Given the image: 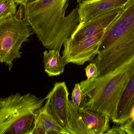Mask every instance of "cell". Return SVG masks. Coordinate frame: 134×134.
<instances>
[{
	"label": "cell",
	"mask_w": 134,
	"mask_h": 134,
	"mask_svg": "<svg viewBox=\"0 0 134 134\" xmlns=\"http://www.w3.org/2000/svg\"><path fill=\"white\" fill-rule=\"evenodd\" d=\"M134 74V57L103 75L80 82L83 93L80 107L114 116L118 103Z\"/></svg>",
	"instance_id": "3"
},
{
	"label": "cell",
	"mask_w": 134,
	"mask_h": 134,
	"mask_svg": "<svg viewBox=\"0 0 134 134\" xmlns=\"http://www.w3.org/2000/svg\"><path fill=\"white\" fill-rule=\"evenodd\" d=\"M85 71L87 79H90L96 77L97 73V67L95 63L91 62L86 67Z\"/></svg>",
	"instance_id": "17"
},
{
	"label": "cell",
	"mask_w": 134,
	"mask_h": 134,
	"mask_svg": "<svg viewBox=\"0 0 134 134\" xmlns=\"http://www.w3.org/2000/svg\"><path fill=\"white\" fill-rule=\"evenodd\" d=\"M24 15V6L22 5H20L19 10L16 13L15 16L17 19L19 20L23 19Z\"/></svg>",
	"instance_id": "20"
},
{
	"label": "cell",
	"mask_w": 134,
	"mask_h": 134,
	"mask_svg": "<svg viewBox=\"0 0 134 134\" xmlns=\"http://www.w3.org/2000/svg\"><path fill=\"white\" fill-rule=\"evenodd\" d=\"M83 93L79 83H76L71 94V101L75 105L80 107L82 100Z\"/></svg>",
	"instance_id": "16"
},
{
	"label": "cell",
	"mask_w": 134,
	"mask_h": 134,
	"mask_svg": "<svg viewBox=\"0 0 134 134\" xmlns=\"http://www.w3.org/2000/svg\"><path fill=\"white\" fill-rule=\"evenodd\" d=\"M118 125L113 127L112 128L107 131L105 134H126L122 124H118Z\"/></svg>",
	"instance_id": "19"
},
{
	"label": "cell",
	"mask_w": 134,
	"mask_h": 134,
	"mask_svg": "<svg viewBox=\"0 0 134 134\" xmlns=\"http://www.w3.org/2000/svg\"><path fill=\"white\" fill-rule=\"evenodd\" d=\"M77 1V2L78 3H79L80 2H81L82 1H84V0H76Z\"/></svg>",
	"instance_id": "22"
},
{
	"label": "cell",
	"mask_w": 134,
	"mask_h": 134,
	"mask_svg": "<svg viewBox=\"0 0 134 134\" xmlns=\"http://www.w3.org/2000/svg\"><path fill=\"white\" fill-rule=\"evenodd\" d=\"M37 1V0H14V1L16 5L18 4H20L24 6L27 4L34 2Z\"/></svg>",
	"instance_id": "21"
},
{
	"label": "cell",
	"mask_w": 134,
	"mask_h": 134,
	"mask_svg": "<svg viewBox=\"0 0 134 134\" xmlns=\"http://www.w3.org/2000/svg\"><path fill=\"white\" fill-rule=\"evenodd\" d=\"M106 30L98 31L77 41H72L70 37L67 38L63 44L64 49L62 53L66 65L72 63L82 65L93 60L99 53L101 42Z\"/></svg>",
	"instance_id": "6"
},
{
	"label": "cell",
	"mask_w": 134,
	"mask_h": 134,
	"mask_svg": "<svg viewBox=\"0 0 134 134\" xmlns=\"http://www.w3.org/2000/svg\"><path fill=\"white\" fill-rule=\"evenodd\" d=\"M80 107L69 100V119L66 127L69 134H92L79 113Z\"/></svg>",
	"instance_id": "14"
},
{
	"label": "cell",
	"mask_w": 134,
	"mask_h": 134,
	"mask_svg": "<svg viewBox=\"0 0 134 134\" xmlns=\"http://www.w3.org/2000/svg\"><path fill=\"white\" fill-rule=\"evenodd\" d=\"M126 134H134V121L131 119L122 124Z\"/></svg>",
	"instance_id": "18"
},
{
	"label": "cell",
	"mask_w": 134,
	"mask_h": 134,
	"mask_svg": "<svg viewBox=\"0 0 134 134\" xmlns=\"http://www.w3.org/2000/svg\"><path fill=\"white\" fill-rule=\"evenodd\" d=\"M45 99L34 94L20 93L0 98V134H29L34 114L43 106Z\"/></svg>",
	"instance_id": "4"
},
{
	"label": "cell",
	"mask_w": 134,
	"mask_h": 134,
	"mask_svg": "<svg viewBox=\"0 0 134 134\" xmlns=\"http://www.w3.org/2000/svg\"><path fill=\"white\" fill-rule=\"evenodd\" d=\"M69 93L65 82H57L45 98L48 101L49 109L60 125L65 128L69 119Z\"/></svg>",
	"instance_id": "7"
},
{
	"label": "cell",
	"mask_w": 134,
	"mask_h": 134,
	"mask_svg": "<svg viewBox=\"0 0 134 134\" xmlns=\"http://www.w3.org/2000/svg\"><path fill=\"white\" fill-rule=\"evenodd\" d=\"M3 1H4V0H0V4L2 3Z\"/></svg>",
	"instance_id": "23"
},
{
	"label": "cell",
	"mask_w": 134,
	"mask_h": 134,
	"mask_svg": "<svg viewBox=\"0 0 134 134\" xmlns=\"http://www.w3.org/2000/svg\"><path fill=\"white\" fill-rule=\"evenodd\" d=\"M24 19L19 20L15 15L0 20V63H5L9 71L15 59L21 57L20 49L34 34Z\"/></svg>",
	"instance_id": "5"
},
{
	"label": "cell",
	"mask_w": 134,
	"mask_h": 134,
	"mask_svg": "<svg viewBox=\"0 0 134 134\" xmlns=\"http://www.w3.org/2000/svg\"><path fill=\"white\" fill-rule=\"evenodd\" d=\"M29 134H69L61 126L49 109L48 101L34 114L33 127Z\"/></svg>",
	"instance_id": "10"
},
{
	"label": "cell",
	"mask_w": 134,
	"mask_h": 134,
	"mask_svg": "<svg viewBox=\"0 0 134 134\" xmlns=\"http://www.w3.org/2000/svg\"><path fill=\"white\" fill-rule=\"evenodd\" d=\"M69 0H37L24 6L23 19L44 47L60 51L79 23L77 8L66 16Z\"/></svg>",
	"instance_id": "1"
},
{
	"label": "cell",
	"mask_w": 134,
	"mask_h": 134,
	"mask_svg": "<svg viewBox=\"0 0 134 134\" xmlns=\"http://www.w3.org/2000/svg\"><path fill=\"white\" fill-rule=\"evenodd\" d=\"M130 0H84L77 7L79 23H86L91 19L120 8H124Z\"/></svg>",
	"instance_id": "8"
},
{
	"label": "cell",
	"mask_w": 134,
	"mask_h": 134,
	"mask_svg": "<svg viewBox=\"0 0 134 134\" xmlns=\"http://www.w3.org/2000/svg\"><path fill=\"white\" fill-rule=\"evenodd\" d=\"M16 6L14 0H4L0 4V20L15 15Z\"/></svg>",
	"instance_id": "15"
},
{
	"label": "cell",
	"mask_w": 134,
	"mask_h": 134,
	"mask_svg": "<svg viewBox=\"0 0 134 134\" xmlns=\"http://www.w3.org/2000/svg\"><path fill=\"white\" fill-rule=\"evenodd\" d=\"M79 113L92 134H103L109 129L108 116L85 107H80Z\"/></svg>",
	"instance_id": "12"
},
{
	"label": "cell",
	"mask_w": 134,
	"mask_h": 134,
	"mask_svg": "<svg viewBox=\"0 0 134 134\" xmlns=\"http://www.w3.org/2000/svg\"><path fill=\"white\" fill-rule=\"evenodd\" d=\"M133 57L134 0H130L105 31L99 53L91 62L97 65V77L111 72Z\"/></svg>",
	"instance_id": "2"
},
{
	"label": "cell",
	"mask_w": 134,
	"mask_h": 134,
	"mask_svg": "<svg viewBox=\"0 0 134 134\" xmlns=\"http://www.w3.org/2000/svg\"><path fill=\"white\" fill-rule=\"evenodd\" d=\"M43 62L45 72L49 77L57 76L64 72L66 61L60 55L59 51L54 49L44 51Z\"/></svg>",
	"instance_id": "13"
},
{
	"label": "cell",
	"mask_w": 134,
	"mask_h": 134,
	"mask_svg": "<svg viewBox=\"0 0 134 134\" xmlns=\"http://www.w3.org/2000/svg\"><path fill=\"white\" fill-rule=\"evenodd\" d=\"M134 108V74L129 81L118 103L114 116L111 120L122 124L130 119Z\"/></svg>",
	"instance_id": "11"
},
{
	"label": "cell",
	"mask_w": 134,
	"mask_h": 134,
	"mask_svg": "<svg viewBox=\"0 0 134 134\" xmlns=\"http://www.w3.org/2000/svg\"><path fill=\"white\" fill-rule=\"evenodd\" d=\"M124 8L111 10L86 23H79L70 37L71 39L74 41H77L93 35L98 31L107 30L120 15Z\"/></svg>",
	"instance_id": "9"
}]
</instances>
